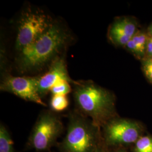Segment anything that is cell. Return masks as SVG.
<instances>
[{
  "instance_id": "3",
  "label": "cell",
  "mask_w": 152,
  "mask_h": 152,
  "mask_svg": "<svg viewBox=\"0 0 152 152\" xmlns=\"http://www.w3.org/2000/svg\"><path fill=\"white\" fill-rule=\"evenodd\" d=\"M102 140V129L75 109L68 115L65 137L56 147L60 152H95Z\"/></svg>"
},
{
  "instance_id": "2",
  "label": "cell",
  "mask_w": 152,
  "mask_h": 152,
  "mask_svg": "<svg viewBox=\"0 0 152 152\" xmlns=\"http://www.w3.org/2000/svg\"><path fill=\"white\" fill-rule=\"evenodd\" d=\"M69 37L65 28L54 22L46 32L19 52L16 62L19 70L27 72L42 68L59 56Z\"/></svg>"
},
{
  "instance_id": "19",
  "label": "cell",
  "mask_w": 152,
  "mask_h": 152,
  "mask_svg": "<svg viewBox=\"0 0 152 152\" xmlns=\"http://www.w3.org/2000/svg\"><path fill=\"white\" fill-rule=\"evenodd\" d=\"M147 33L149 36L152 37V23L149 26L147 30Z\"/></svg>"
},
{
  "instance_id": "12",
  "label": "cell",
  "mask_w": 152,
  "mask_h": 152,
  "mask_svg": "<svg viewBox=\"0 0 152 152\" xmlns=\"http://www.w3.org/2000/svg\"><path fill=\"white\" fill-rule=\"evenodd\" d=\"M69 104V100L66 95H53L51 98L50 106L52 111L60 112L65 110Z\"/></svg>"
},
{
  "instance_id": "11",
  "label": "cell",
  "mask_w": 152,
  "mask_h": 152,
  "mask_svg": "<svg viewBox=\"0 0 152 152\" xmlns=\"http://www.w3.org/2000/svg\"><path fill=\"white\" fill-rule=\"evenodd\" d=\"M0 152H14V142L10 134L2 124L0 125Z\"/></svg>"
},
{
  "instance_id": "4",
  "label": "cell",
  "mask_w": 152,
  "mask_h": 152,
  "mask_svg": "<svg viewBox=\"0 0 152 152\" xmlns=\"http://www.w3.org/2000/svg\"><path fill=\"white\" fill-rule=\"evenodd\" d=\"M64 131L63 124L54 112L46 110L38 115L28 139L26 147L37 152H48L58 144Z\"/></svg>"
},
{
  "instance_id": "18",
  "label": "cell",
  "mask_w": 152,
  "mask_h": 152,
  "mask_svg": "<svg viewBox=\"0 0 152 152\" xmlns=\"http://www.w3.org/2000/svg\"><path fill=\"white\" fill-rule=\"evenodd\" d=\"M108 149V152H128L127 148H117Z\"/></svg>"
},
{
  "instance_id": "8",
  "label": "cell",
  "mask_w": 152,
  "mask_h": 152,
  "mask_svg": "<svg viewBox=\"0 0 152 152\" xmlns=\"http://www.w3.org/2000/svg\"><path fill=\"white\" fill-rule=\"evenodd\" d=\"M61 80L67 81L72 84L75 81L69 76L65 60L59 56L51 61L48 71L38 77V91L41 98L50 92L51 88Z\"/></svg>"
},
{
  "instance_id": "16",
  "label": "cell",
  "mask_w": 152,
  "mask_h": 152,
  "mask_svg": "<svg viewBox=\"0 0 152 152\" xmlns=\"http://www.w3.org/2000/svg\"><path fill=\"white\" fill-rule=\"evenodd\" d=\"M145 57L152 58V37L148 36V39L147 41L146 51H145Z\"/></svg>"
},
{
  "instance_id": "1",
  "label": "cell",
  "mask_w": 152,
  "mask_h": 152,
  "mask_svg": "<svg viewBox=\"0 0 152 152\" xmlns=\"http://www.w3.org/2000/svg\"><path fill=\"white\" fill-rule=\"evenodd\" d=\"M73 85L75 110L101 129L109 121L119 116L113 92L92 81H75Z\"/></svg>"
},
{
  "instance_id": "13",
  "label": "cell",
  "mask_w": 152,
  "mask_h": 152,
  "mask_svg": "<svg viewBox=\"0 0 152 152\" xmlns=\"http://www.w3.org/2000/svg\"><path fill=\"white\" fill-rule=\"evenodd\" d=\"M132 152H152V135L141 136L132 145Z\"/></svg>"
},
{
  "instance_id": "7",
  "label": "cell",
  "mask_w": 152,
  "mask_h": 152,
  "mask_svg": "<svg viewBox=\"0 0 152 152\" xmlns=\"http://www.w3.org/2000/svg\"><path fill=\"white\" fill-rule=\"evenodd\" d=\"M38 77H16L6 74L1 82L0 90L45 107L46 104L38 93Z\"/></svg>"
},
{
  "instance_id": "5",
  "label": "cell",
  "mask_w": 152,
  "mask_h": 152,
  "mask_svg": "<svg viewBox=\"0 0 152 152\" xmlns=\"http://www.w3.org/2000/svg\"><path fill=\"white\" fill-rule=\"evenodd\" d=\"M144 131L139 122L120 116L109 121L102 128L103 140L108 149L132 147L143 135Z\"/></svg>"
},
{
  "instance_id": "6",
  "label": "cell",
  "mask_w": 152,
  "mask_h": 152,
  "mask_svg": "<svg viewBox=\"0 0 152 152\" xmlns=\"http://www.w3.org/2000/svg\"><path fill=\"white\" fill-rule=\"evenodd\" d=\"M54 22L43 11L28 9L19 20L15 48L19 52L46 32Z\"/></svg>"
},
{
  "instance_id": "14",
  "label": "cell",
  "mask_w": 152,
  "mask_h": 152,
  "mask_svg": "<svg viewBox=\"0 0 152 152\" xmlns=\"http://www.w3.org/2000/svg\"><path fill=\"white\" fill-rule=\"evenodd\" d=\"M72 91L71 83L65 80L58 82L50 90L52 95H66Z\"/></svg>"
},
{
  "instance_id": "15",
  "label": "cell",
  "mask_w": 152,
  "mask_h": 152,
  "mask_svg": "<svg viewBox=\"0 0 152 152\" xmlns=\"http://www.w3.org/2000/svg\"><path fill=\"white\" fill-rule=\"evenodd\" d=\"M142 61V70L147 80L152 84V58L145 57Z\"/></svg>"
},
{
  "instance_id": "17",
  "label": "cell",
  "mask_w": 152,
  "mask_h": 152,
  "mask_svg": "<svg viewBox=\"0 0 152 152\" xmlns=\"http://www.w3.org/2000/svg\"><path fill=\"white\" fill-rule=\"evenodd\" d=\"M109 149L104 142L103 140L99 145L96 150L95 152H108Z\"/></svg>"
},
{
  "instance_id": "10",
  "label": "cell",
  "mask_w": 152,
  "mask_h": 152,
  "mask_svg": "<svg viewBox=\"0 0 152 152\" xmlns=\"http://www.w3.org/2000/svg\"><path fill=\"white\" fill-rule=\"evenodd\" d=\"M148 39L147 32L138 30L125 48L137 59L142 60L146 56L145 51Z\"/></svg>"
},
{
  "instance_id": "9",
  "label": "cell",
  "mask_w": 152,
  "mask_h": 152,
  "mask_svg": "<svg viewBox=\"0 0 152 152\" xmlns=\"http://www.w3.org/2000/svg\"><path fill=\"white\" fill-rule=\"evenodd\" d=\"M136 19L130 16H121L115 19L110 25L108 38L117 47H124L138 31Z\"/></svg>"
}]
</instances>
